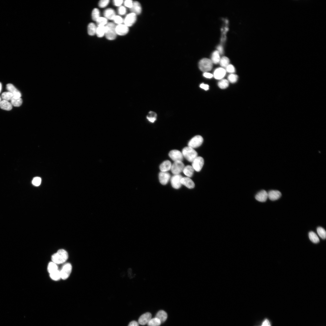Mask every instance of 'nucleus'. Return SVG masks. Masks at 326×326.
Wrapping results in <instances>:
<instances>
[{
	"label": "nucleus",
	"mask_w": 326,
	"mask_h": 326,
	"mask_svg": "<svg viewBox=\"0 0 326 326\" xmlns=\"http://www.w3.org/2000/svg\"><path fill=\"white\" fill-rule=\"evenodd\" d=\"M68 255V253L64 250H59L55 253L52 257V262L56 264H61L64 263L67 260Z\"/></svg>",
	"instance_id": "obj_1"
},
{
	"label": "nucleus",
	"mask_w": 326,
	"mask_h": 326,
	"mask_svg": "<svg viewBox=\"0 0 326 326\" xmlns=\"http://www.w3.org/2000/svg\"><path fill=\"white\" fill-rule=\"evenodd\" d=\"M182 153L184 157L187 161L190 162H192L194 159L197 157V152L193 149L189 147L184 148L182 151Z\"/></svg>",
	"instance_id": "obj_2"
},
{
	"label": "nucleus",
	"mask_w": 326,
	"mask_h": 326,
	"mask_svg": "<svg viewBox=\"0 0 326 326\" xmlns=\"http://www.w3.org/2000/svg\"><path fill=\"white\" fill-rule=\"evenodd\" d=\"M116 27L115 25L112 23H108L105 26V35L108 40H114L116 37L117 34L116 32Z\"/></svg>",
	"instance_id": "obj_3"
},
{
	"label": "nucleus",
	"mask_w": 326,
	"mask_h": 326,
	"mask_svg": "<svg viewBox=\"0 0 326 326\" xmlns=\"http://www.w3.org/2000/svg\"><path fill=\"white\" fill-rule=\"evenodd\" d=\"M213 63L211 60L207 58L202 59L199 63V68L204 73L211 71L213 68Z\"/></svg>",
	"instance_id": "obj_4"
},
{
	"label": "nucleus",
	"mask_w": 326,
	"mask_h": 326,
	"mask_svg": "<svg viewBox=\"0 0 326 326\" xmlns=\"http://www.w3.org/2000/svg\"><path fill=\"white\" fill-rule=\"evenodd\" d=\"M72 270V266L70 263L65 264L60 270L61 277L63 280L67 279L70 275Z\"/></svg>",
	"instance_id": "obj_5"
},
{
	"label": "nucleus",
	"mask_w": 326,
	"mask_h": 326,
	"mask_svg": "<svg viewBox=\"0 0 326 326\" xmlns=\"http://www.w3.org/2000/svg\"><path fill=\"white\" fill-rule=\"evenodd\" d=\"M203 142V139L200 135H197L193 137L188 144V147L193 149L200 146Z\"/></svg>",
	"instance_id": "obj_6"
},
{
	"label": "nucleus",
	"mask_w": 326,
	"mask_h": 326,
	"mask_svg": "<svg viewBox=\"0 0 326 326\" xmlns=\"http://www.w3.org/2000/svg\"><path fill=\"white\" fill-rule=\"evenodd\" d=\"M185 165L182 161H176L172 164L171 170L174 175H179L183 172Z\"/></svg>",
	"instance_id": "obj_7"
},
{
	"label": "nucleus",
	"mask_w": 326,
	"mask_h": 326,
	"mask_svg": "<svg viewBox=\"0 0 326 326\" xmlns=\"http://www.w3.org/2000/svg\"><path fill=\"white\" fill-rule=\"evenodd\" d=\"M192 163V166L193 169L197 172H199L203 166L204 160L202 157H197Z\"/></svg>",
	"instance_id": "obj_8"
},
{
	"label": "nucleus",
	"mask_w": 326,
	"mask_h": 326,
	"mask_svg": "<svg viewBox=\"0 0 326 326\" xmlns=\"http://www.w3.org/2000/svg\"><path fill=\"white\" fill-rule=\"evenodd\" d=\"M182 178V176L179 174L174 175L171 178V185L174 189H178L180 188L182 185L181 180Z\"/></svg>",
	"instance_id": "obj_9"
},
{
	"label": "nucleus",
	"mask_w": 326,
	"mask_h": 326,
	"mask_svg": "<svg viewBox=\"0 0 326 326\" xmlns=\"http://www.w3.org/2000/svg\"><path fill=\"white\" fill-rule=\"evenodd\" d=\"M169 156L175 162L182 161L183 159V156L182 153L177 150L171 151L169 153Z\"/></svg>",
	"instance_id": "obj_10"
},
{
	"label": "nucleus",
	"mask_w": 326,
	"mask_h": 326,
	"mask_svg": "<svg viewBox=\"0 0 326 326\" xmlns=\"http://www.w3.org/2000/svg\"><path fill=\"white\" fill-rule=\"evenodd\" d=\"M136 20V15L134 13H131L126 15L124 22L125 25L129 27L133 25L135 23Z\"/></svg>",
	"instance_id": "obj_11"
},
{
	"label": "nucleus",
	"mask_w": 326,
	"mask_h": 326,
	"mask_svg": "<svg viewBox=\"0 0 326 326\" xmlns=\"http://www.w3.org/2000/svg\"><path fill=\"white\" fill-rule=\"evenodd\" d=\"M116 32L117 34L120 36L126 35L129 31V27L125 25H118L116 27Z\"/></svg>",
	"instance_id": "obj_12"
},
{
	"label": "nucleus",
	"mask_w": 326,
	"mask_h": 326,
	"mask_svg": "<svg viewBox=\"0 0 326 326\" xmlns=\"http://www.w3.org/2000/svg\"><path fill=\"white\" fill-rule=\"evenodd\" d=\"M159 178L160 183L163 185H167L170 178V174L167 172H161L159 175Z\"/></svg>",
	"instance_id": "obj_13"
},
{
	"label": "nucleus",
	"mask_w": 326,
	"mask_h": 326,
	"mask_svg": "<svg viewBox=\"0 0 326 326\" xmlns=\"http://www.w3.org/2000/svg\"><path fill=\"white\" fill-rule=\"evenodd\" d=\"M152 314L150 313H147L143 314L140 317L139 323L142 325H145L148 323L151 319Z\"/></svg>",
	"instance_id": "obj_14"
},
{
	"label": "nucleus",
	"mask_w": 326,
	"mask_h": 326,
	"mask_svg": "<svg viewBox=\"0 0 326 326\" xmlns=\"http://www.w3.org/2000/svg\"><path fill=\"white\" fill-rule=\"evenodd\" d=\"M226 73V70L223 68H219L214 71V76L215 79L221 80L225 76Z\"/></svg>",
	"instance_id": "obj_15"
},
{
	"label": "nucleus",
	"mask_w": 326,
	"mask_h": 326,
	"mask_svg": "<svg viewBox=\"0 0 326 326\" xmlns=\"http://www.w3.org/2000/svg\"><path fill=\"white\" fill-rule=\"evenodd\" d=\"M7 90L10 92L12 94L13 96L20 98L21 96V94L20 92L11 84H8L6 85Z\"/></svg>",
	"instance_id": "obj_16"
},
{
	"label": "nucleus",
	"mask_w": 326,
	"mask_h": 326,
	"mask_svg": "<svg viewBox=\"0 0 326 326\" xmlns=\"http://www.w3.org/2000/svg\"><path fill=\"white\" fill-rule=\"evenodd\" d=\"M256 199L261 202L266 201L268 198V193L264 190L258 192L255 196Z\"/></svg>",
	"instance_id": "obj_17"
},
{
	"label": "nucleus",
	"mask_w": 326,
	"mask_h": 326,
	"mask_svg": "<svg viewBox=\"0 0 326 326\" xmlns=\"http://www.w3.org/2000/svg\"><path fill=\"white\" fill-rule=\"evenodd\" d=\"M268 198L272 201L277 200L281 197V194L278 191L271 190L268 193Z\"/></svg>",
	"instance_id": "obj_18"
},
{
	"label": "nucleus",
	"mask_w": 326,
	"mask_h": 326,
	"mask_svg": "<svg viewBox=\"0 0 326 326\" xmlns=\"http://www.w3.org/2000/svg\"><path fill=\"white\" fill-rule=\"evenodd\" d=\"M181 183L189 189L194 188L195 186L194 182L190 178L183 177L181 180Z\"/></svg>",
	"instance_id": "obj_19"
},
{
	"label": "nucleus",
	"mask_w": 326,
	"mask_h": 326,
	"mask_svg": "<svg viewBox=\"0 0 326 326\" xmlns=\"http://www.w3.org/2000/svg\"><path fill=\"white\" fill-rule=\"evenodd\" d=\"M131 11L135 14L139 15L142 11V8L140 3L137 1L133 2L132 7L130 9Z\"/></svg>",
	"instance_id": "obj_20"
},
{
	"label": "nucleus",
	"mask_w": 326,
	"mask_h": 326,
	"mask_svg": "<svg viewBox=\"0 0 326 326\" xmlns=\"http://www.w3.org/2000/svg\"><path fill=\"white\" fill-rule=\"evenodd\" d=\"M103 14L105 18L111 20H113L116 16L114 10L111 8L105 10Z\"/></svg>",
	"instance_id": "obj_21"
},
{
	"label": "nucleus",
	"mask_w": 326,
	"mask_h": 326,
	"mask_svg": "<svg viewBox=\"0 0 326 326\" xmlns=\"http://www.w3.org/2000/svg\"><path fill=\"white\" fill-rule=\"evenodd\" d=\"M172 165L171 162L168 160L165 161L160 165V170L162 172H167L171 169Z\"/></svg>",
	"instance_id": "obj_22"
},
{
	"label": "nucleus",
	"mask_w": 326,
	"mask_h": 326,
	"mask_svg": "<svg viewBox=\"0 0 326 326\" xmlns=\"http://www.w3.org/2000/svg\"><path fill=\"white\" fill-rule=\"evenodd\" d=\"M194 169L191 165H188L185 167L183 172L188 177L190 178L194 174Z\"/></svg>",
	"instance_id": "obj_23"
},
{
	"label": "nucleus",
	"mask_w": 326,
	"mask_h": 326,
	"mask_svg": "<svg viewBox=\"0 0 326 326\" xmlns=\"http://www.w3.org/2000/svg\"><path fill=\"white\" fill-rule=\"evenodd\" d=\"M167 317V313L164 311L161 310L157 313L156 317L158 318L161 321V323H163L166 320Z\"/></svg>",
	"instance_id": "obj_24"
},
{
	"label": "nucleus",
	"mask_w": 326,
	"mask_h": 326,
	"mask_svg": "<svg viewBox=\"0 0 326 326\" xmlns=\"http://www.w3.org/2000/svg\"><path fill=\"white\" fill-rule=\"evenodd\" d=\"M0 108L3 110H10L12 109V105L8 101L3 100L0 103Z\"/></svg>",
	"instance_id": "obj_25"
},
{
	"label": "nucleus",
	"mask_w": 326,
	"mask_h": 326,
	"mask_svg": "<svg viewBox=\"0 0 326 326\" xmlns=\"http://www.w3.org/2000/svg\"><path fill=\"white\" fill-rule=\"evenodd\" d=\"M11 101L12 105L16 107L20 106L23 103V100L21 98L14 96L11 99Z\"/></svg>",
	"instance_id": "obj_26"
},
{
	"label": "nucleus",
	"mask_w": 326,
	"mask_h": 326,
	"mask_svg": "<svg viewBox=\"0 0 326 326\" xmlns=\"http://www.w3.org/2000/svg\"><path fill=\"white\" fill-rule=\"evenodd\" d=\"M97 28V27L93 23H90L88 26V34L90 36L94 35L96 34Z\"/></svg>",
	"instance_id": "obj_27"
},
{
	"label": "nucleus",
	"mask_w": 326,
	"mask_h": 326,
	"mask_svg": "<svg viewBox=\"0 0 326 326\" xmlns=\"http://www.w3.org/2000/svg\"><path fill=\"white\" fill-rule=\"evenodd\" d=\"M220 54L217 51H215L212 54V61L213 63L215 64L220 63Z\"/></svg>",
	"instance_id": "obj_28"
},
{
	"label": "nucleus",
	"mask_w": 326,
	"mask_h": 326,
	"mask_svg": "<svg viewBox=\"0 0 326 326\" xmlns=\"http://www.w3.org/2000/svg\"><path fill=\"white\" fill-rule=\"evenodd\" d=\"M105 26H98L97 27L96 34L99 37H102L105 33Z\"/></svg>",
	"instance_id": "obj_29"
},
{
	"label": "nucleus",
	"mask_w": 326,
	"mask_h": 326,
	"mask_svg": "<svg viewBox=\"0 0 326 326\" xmlns=\"http://www.w3.org/2000/svg\"><path fill=\"white\" fill-rule=\"evenodd\" d=\"M157 115L155 112L150 111L147 116V118L151 123H154L157 120Z\"/></svg>",
	"instance_id": "obj_30"
},
{
	"label": "nucleus",
	"mask_w": 326,
	"mask_h": 326,
	"mask_svg": "<svg viewBox=\"0 0 326 326\" xmlns=\"http://www.w3.org/2000/svg\"><path fill=\"white\" fill-rule=\"evenodd\" d=\"M161 322L158 318L155 317L151 319L147 323L148 326H159Z\"/></svg>",
	"instance_id": "obj_31"
},
{
	"label": "nucleus",
	"mask_w": 326,
	"mask_h": 326,
	"mask_svg": "<svg viewBox=\"0 0 326 326\" xmlns=\"http://www.w3.org/2000/svg\"><path fill=\"white\" fill-rule=\"evenodd\" d=\"M58 270V267L56 264L53 262H51L49 263L48 265V270L50 274Z\"/></svg>",
	"instance_id": "obj_32"
},
{
	"label": "nucleus",
	"mask_w": 326,
	"mask_h": 326,
	"mask_svg": "<svg viewBox=\"0 0 326 326\" xmlns=\"http://www.w3.org/2000/svg\"><path fill=\"white\" fill-rule=\"evenodd\" d=\"M309 237L310 240L315 244H317L319 242V240L317 235L313 231L309 233Z\"/></svg>",
	"instance_id": "obj_33"
},
{
	"label": "nucleus",
	"mask_w": 326,
	"mask_h": 326,
	"mask_svg": "<svg viewBox=\"0 0 326 326\" xmlns=\"http://www.w3.org/2000/svg\"><path fill=\"white\" fill-rule=\"evenodd\" d=\"M50 276L52 279L55 281L58 280L61 278L60 270H58L50 274Z\"/></svg>",
	"instance_id": "obj_34"
},
{
	"label": "nucleus",
	"mask_w": 326,
	"mask_h": 326,
	"mask_svg": "<svg viewBox=\"0 0 326 326\" xmlns=\"http://www.w3.org/2000/svg\"><path fill=\"white\" fill-rule=\"evenodd\" d=\"M229 85V81L226 79H222L218 82V86L221 89H224L228 87Z\"/></svg>",
	"instance_id": "obj_35"
},
{
	"label": "nucleus",
	"mask_w": 326,
	"mask_h": 326,
	"mask_svg": "<svg viewBox=\"0 0 326 326\" xmlns=\"http://www.w3.org/2000/svg\"><path fill=\"white\" fill-rule=\"evenodd\" d=\"M230 60L226 57H223L220 59V63L221 66L223 68H226L229 64Z\"/></svg>",
	"instance_id": "obj_36"
},
{
	"label": "nucleus",
	"mask_w": 326,
	"mask_h": 326,
	"mask_svg": "<svg viewBox=\"0 0 326 326\" xmlns=\"http://www.w3.org/2000/svg\"><path fill=\"white\" fill-rule=\"evenodd\" d=\"M92 20L96 21L97 19L100 17V11L98 9L95 8L92 11Z\"/></svg>",
	"instance_id": "obj_37"
},
{
	"label": "nucleus",
	"mask_w": 326,
	"mask_h": 326,
	"mask_svg": "<svg viewBox=\"0 0 326 326\" xmlns=\"http://www.w3.org/2000/svg\"><path fill=\"white\" fill-rule=\"evenodd\" d=\"M1 97L3 100L7 101L11 100L13 97L12 94L9 92H5L2 93Z\"/></svg>",
	"instance_id": "obj_38"
},
{
	"label": "nucleus",
	"mask_w": 326,
	"mask_h": 326,
	"mask_svg": "<svg viewBox=\"0 0 326 326\" xmlns=\"http://www.w3.org/2000/svg\"><path fill=\"white\" fill-rule=\"evenodd\" d=\"M96 23L98 26H104L107 25L108 22L107 19L105 17H100L98 18L96 21Z\"/></svg>",
	"instance_id": "obj_39"
},
{
	"label": "nucleus",
	"mask_w": 326,
	"mask_h": 326,
	"mask_svg": "<svg viewBox=\"0 0 326 326\" xmlns=\"http://www.w3.org/2000/svg\"><path fill=\"white\" fill-rule=\"evenodd\" d=\"M317 233L319 236L323 239H325L326 237V231L322 227H318L317 228Z\"/></svg>",
	"instance_id": "obj_40"
},
{
	"label": "nucleus",
	"mask_w": 326,
	"mask_h": 326,
	"mask_svg": "<svg viewBox=\"0 0 326 326\" xmlns=\"http://www.w3.org/2000/svg\"><path fill=\"white\" fill-rule=\"evenodd\" d=\"M238 78V76L237 75L231 74L228 76V80L232 83H234L237 81Z\"/></svg>",
	"instance_id": "obj_41"
},
{
	"label": "nucleus",
	"mask_w": 326,
	"mask_h": 326,
	"mask_svg": "<svg viewBox=\"0 0 326 326\" xmlns=\"http://www.w3.org/2000/svg\"><path fill=\"white\" fill-rule=\"evenodd\" d=\"M41 179L39 177H35L33 179L32 183L33 185L38 186H39L41 183Z\"/></svg>",
	"instance_id": "obj_42"
},
{
	"label": "nucleus",
	"mask_w": 326,
	"mask_h": 326,
	"mask_svg": "<svg viewBox=\"0 0 326 326\" xmlns=\"http://www.w3.org/2000/svg\"><path fill=\"white\" fill-rule=\"evenodd\" d=\"M109 0H102L99 2L98 5L100 8H104L107 6L109 3Z\"/></svg>",
	"instance_id": "obj_43"
},
{
	"label": "nucleus",
	"mask_w": 326,
	"mask_h": 326,
	"mask_svg": "<svg viewBox=\"0 0 326 326\" xmlns=\"http://www.w3.org/2000/svg\"><path fill=\"white\" fill-rule=\"evenodd\" d=\"M113 20L115 23L118 25L121 24L124 22V20L122 18L118 15H116Z\"/></svg>",
	"instance_id": "obj_44"
},
{
	"label": "nucleus",
	"mask_w": 326,
	"mask_h": 326,
	"mask_svg": "<svg viewBox=\"0 0 326 326\" xmlns=\"http://www.w3.org/2000/svg\"><path fill=\"white\" fill-rule=\"evenodd\" d=\"M226 71L227 72L230 73H233L235 72V69L234 66L231 64H229L227 67L226 68Z\"/></svg>",
	"instance_id": "obj_45"
},
{
	"label": "nucleus",
	"mask_w": 326,
	"mask_h": 326,
	"mask_svg": "<svg viewBox=\"0 0 326 326\" xmlns=\"http://www.w3.org/2000/svg\"><path fill=\"white\" fill-rule=\"evenodd\" d=\"M126 12V8L123 6H121L118 9V13L120 15H123L125 14Z\"/></svg>",
	"instance_id": "obj_46"
},
{
	"label": "nucleus",
	"mask_w": 326,
	"mask_h": 326,
	"mask_svg": "<svg viewBox=\"0 0 326 326\" xmlns=\"http://www.w3.org/2000/svg\"><path fill=\"white\" fill-rule=\"evenodd\" d=\"M133 2L131 0H126L124 3V5L126 7L130 9L132 7Z\"/></svg>",
	"instance_id": "obj_47"
},
{
	"label": "nucleus",
	"mask_w": 326,
	"mask_h": 326,
	"mask_svg": "<svg viewBox=\"0 0 326 326\" xmlns=\"http://www.w3.org/2000/svg\"><path fill=\"white\" fill-rule=\"evenodd\" d=\"M123 2V0H114L113 1L114 5L116 6L119 7L121 6Z\"/></svg>",
	"instance_id": "obj_48"
},
{
	"label": "nucleus",
	"mask_w": 326,
	"mask_h": 326,
	"mask_svg": "<svg viewBox=\"0 0 326 326\" xmlns=\"http://www.w3.org/2000/svg\"><path fill=\"white\" fill-rule=\"evenodd\" d=\"M203 76L206 78L211 79L212 78L213 75L211 73L205 72L203 73Z\"/></svg>",
	"instance_id": "obj_49"
},
{
	"label": "nucleus",
	"mask_w": 326,
	"mask_h": 326,
	"mask_svg": "<svg viewBox=\"0 0 326 326\" xmlns=\"http://www.w3.org/2000/svg\"><path fill=\"white\" fill-rule=\"evenodd\" d=\"M261 326H271V325L269 320L267 319H266L263 322Z\"/></svg>",
	"instance_id": "obj_50"
},
{
	"label": "nucleus",
	"mask_w": 326,
	"mask_h": 326,
	"mask_svg": "<svg viewBox=\"0 0 326 326\" xmlns=\"http://www.w3.org/2000/svg\"><path fill=\"white\" fill-rule=\"evenodd\" d=\"M200 86L201 89L205 90H208L209 89V86L207 84H202L200 85Z\"/></svg>",
	"instance_id": "obj_51"
},
{
	"label": "nucleus",
	"mask_w": 326,
	"mask_h": 326,
	"mask_svg": "<svg viewBox=\"0 0 326 326\" xmlns=\"http://www.w3.org/2000/svg\"><path fill=\"white\" fill-rule=\"evenodd\" d=\"M139 323L135 321H132L129 324L128 326H139Z\"/></svg>",
	"instance_id": "obj_52"
},
{
	"label": "nucleus",
	"mask_w": 326,
	"mask_h": 326,
	"mask_svg": "<svg viewBox=\"0 0 326 326\" xmlns=\"http://www.w3.org/2000/svg\"><path fill=\"white\" fill-rule=\"evenodd\" d=\"M217 51L220 54H222L223 53V48L222 46H219L217 47Z\"/></svg>",
	"instance_id": "obj_53"
},
{
	"label": "nucleus",
	"mask_w": 326,
	"mask_h": 326,
	"mask_svg": "<svg viewBox=\"0 0 326 326\" xmlns=\"http://www.w3.org/2000/svg\"><path fill=\"white\" fill-rule=\"evenodd\" d=\"M2 89V85L1 82H0V93H1Z\"/></svg>",
	"instance_id": "obj_54"
},
{
	"label": "nucleus",
	"mask_w": 326,
	"mask_h": 326,
	"mask_svg": "<svg viewBox=\"0 0 326 326\" xmlns=\"http://www.w3.org/2000/svg\"><path fill=\"white\" fill-rule=\"evenodd\" d=\"M1 97H0V103H1Z\"/></svg>",
	"instance_id": "obj_55"
}]
</instances>
